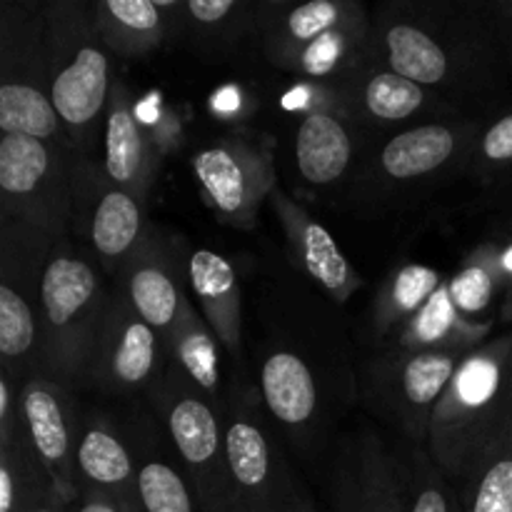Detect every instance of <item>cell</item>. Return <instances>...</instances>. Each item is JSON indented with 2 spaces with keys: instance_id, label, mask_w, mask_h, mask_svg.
<instances>
[{
  "instance_id": "cell-30",
  "label": "cell",
  "mask_w": 512,
  "mask_h": 512,
  "mask_svg": "<svg viewBox=\"0 0 512 512\" xmlns=\"http://www.w3.org/2000/svg\"><path fill=\"white\" fill-rule=\"evenodd\" d=\"M138 498L143 512H195L185 478L163 460H148L138 470Z\"/></svg>"
},
{
  "instance_id": "cell-8",
  "label": "cell",
  "mask_w": 512,
  "mask_h": 512,
  "mask_svg": "<svg viewBox=\"0 0 512 512\" xmlns=\"http://www.w3.org/2000/svg\"><path fill=\"white\" fill-rule=\"evenodd\" d=\"M223 455L228 485L253 512H270L290 475L273 470V450L263 428L245 413H235L225 425Z\"/></svg>"
},
{
  "instance_id": "cell-13",
  "label": "cell",
  "mask_w": 512,
  "mask_h": 512,
  "mask_svg": "<svg viewBox=\"0 0 512 512\" xmlns=\"http://www.w3.org/2000/svg\"><path fill=\"white\" fill-rule=\"evenodd\" d=\"M123 298L128 300V305L140 320H145L150 328L158 330L160 338H170L185 303L173 273L168 270L165 260L160 258L155 245L138 250L130 258Z\"/></svg>"
},
{
  "instance_id": "cell-11",
  "label": "cell",
  "mask_w": 512,
  "mask_h": 512,
  "mask_svg": "<svg viewBox=\"0 0 512 512\" xmlns=\"http://www.w3.org/2000/svg\"><path fill=\"white\" fill-rule=\"evenodd\" d=\"M150 148L138 115L130 108V100L123 88L113 90L108 118H105V175L113 188L125 193H145L150 183Z\"/></svg>"
},
{
  "instance_id": "cell-28",
  "label": "cell",
  "mask_w": 512,
  "mask_h": 512,
  "mask_svg": "<svg viewBox=\"0 0 512 512\" xmlns=\"http://www.w3.org/2000/svg\"><path fill=\"white\" fill-rule=\"evenodd\" d=\"M405 470H408V512H458L453 483L438 468L428 450H410L405 458Z\"/></svg>"
},
{
  "instance_id": "cell-39",
  "label": "cell",
  "mask_w": 512,
  "mask_h": 512,
  "mask_svg": "<svg viewBox=\"0 0 512 512\" xmlns=\"http://www.w3.org/2000/svg\"><path fill=\"white\" fill-rule=\"evenodd\" d=\"M270 512H315L313 505L300 495V490L295 488L293 480H288L283 490H280L278 500L273 503V510Z\"/></svg>"
},
{
  "instance_id": "cell-9",
  "label": "cell",
  "mask_w": 512,
  "mask_h": 512,
  "mask_svg": "<svg viewBox=\"0 0 512 512\" xmlns=\"http://www.w3.org/2000/svg\"><path fill=\"white\" fill-rule=\"evenodd\" d=\"M65 45L70 48L68 63L53 70L50 100L58 110L60 123L68 128H88L108 103V55L103 45L90 40L88 35H80L78 43L65 40Z\"/></svg>"
},
{
  "instance_id": "cell-19",
  "label": "cell",
  "mask_w": 512,
  "mask_h": 512,
  "mask_svg": "<svg viewBox=\"0 0 512 512\" xmlns=\"http://www.w3.org/2000/svg\"><path fill=\"white\" fill-rule=\"evenodd\" d=\"M165 10L155 0H105L95 5L100 40L123 55H140L165 40Z\"/></svg>"
},
{
  "instance_id": "cell-6",
  "label": "cell",
  "mask_w": 512,
  "mask_h": 512,
  "mask_svg": "<svg viewBox=\"0 0 512 512\" xmlns=\"http://www.w3.org/2000/svg\"><path fill=\"white\" fill-rule=\"evenodd\" d=\"M0 190L8 203L18 205L20 220L63 218L68 208L60 160L48 143L28 135H3L0 140Z\"/></svg>"
},
{
  "instance_id": "cell-5",
  "label": "cell",
  "mask_w": 512,
  "mask_h": 512,
  "mask_svg": "<svg viewBox=\"0 0 512 512\" xmlns=\"http://www.w3.org/2000/svg\"><path fill=\"white\" fill-rule=\"evenodd\" d=\"M158 335L135 315L123 295L108 300L85 375L108 390L140 388L158 365Z\"/></svg>"
},
{
  "instance_id": "cell-40",
  "label": "cell",
  "mask_w": 512,
  "mask_h": 512,
  "mask_svg": "<svg viewBox=\"0 0 512 512\" xmlns=\"http://www.w3.org/2000/svg\"><path fill=\"white\" fill-rule=\"evenodd\" d=\"M200 512H253V510H250L248 505H245L243 500L233 493V490H228L225 495L215 498L213 503L200 505Z\"/></svg>"
},
{
  "instance_id": "cell-34",
  "label": "cell",
  "mask_w": 512,
  "mask_h": 512,
  "mask_svg": "<svg viewBox=\"0 0 512 512\" xmlns=\"http://www.w3.org/2000/svg\"><path fill=\"white\" fill-rule=\"evenodd\" d=\"M350 33H353V28L333 30V33L323 35V38L315 40L313 45H308L303 53L295 55L293 58L295 65L308 75L330 73V70L343 60L345 50H348V43H350Z\"/></svg>"
},
{
  "instance_id": "cell-16",
  "label": "cell",
  "mask_w": 512,
  "mask_h": 512,
  "mask_svg": "<svg viewBox=\"0 0 512 512\" xmlns=\"http://www.w3.org/2000/svg\"><path fill=\"white\" fill-rule=\"evenodd\" d=\"M460 143H463V135L453 125H418L388 140L380 153V170L385 178L398 180V183L425 178L448 165L458 153Z\"/></svg>"
},
{
  "instance_id": "cell-1",
  "label": "cell",
  "mask_w": 512,
  "mask_h": 512,
  "mask_svg": "<svg viewBox=\"0 0 512 512\" xmlns=\"http://www.w3.org/2000/svg\"><path fill=\"white\" fill-rule=\"evenodd\" d=\"M512 425V335L465 355L435 408L428 453L458 483Z\"/></svg>"
},
{
  "instance_id": "cell-22",
  "label": "cell",
  "mask_w": 512,
  "mask_h": 512,
  "mask_svg": "<svg viewBox=\"0 0 512 512\" xmlns=\"http://www.w3.org/2000/svg\"><path fill=\"white\" fill-rule=\"evenodd\" d=\"M290 235H293V243L298 248L300 263L308 270L310 278L323 285L335 300L345 303L355 293L360 280L355 278L353 268L345 260V255L340 253L333 235L320 223L305 218V215L290 223Z\"/></svg>"
},
{
  "instance_id": "cell-21",
  "label": "cell",
  "mask_w": 512,
  "mask_h": 512,
  "mask_svg": "<svg viewBox=\"0 0 512 512\" xmlns=\"http://www.w3.org/2000/svg\"><path fill=\"white\" fill-rule=\"evenodd\" d=\"M453 488L458 512H512V425Z\"/></svg>"
},
{
  "instance_id": "cell-24",
  "label": "cell",
  "mask_w": 512,
  "mask_h": 512,
  "mask_svg": "<svg viewBox=\"0 0 512 512\" xmlns=\"http://www.w3.org/2000/svg\"><path fill=\"white\" fill-rule=\"evenodd\" d=\"M143 230V210L138 198L120 188L105 190L93 208L90 218V243L95 253L105 260L128 258L138 245Z\"/></svg>"
},
{
  "instance_id": "cell-41",
  "label": "cell",
  "mask_w": 512,
  "mask_h": 512,
  "mask_svg": "<svg viewBox=\"0 0 512 512\" xmlns=\"http://www.w3.org/2000/svg\"><path fill=\"white\" fill-rule=\"evenodd\" d=\"M498 38L500 45H503L505 53V63L512 68V3H508L503 8V15L498 20Z\"/></svg>"
},
{
  "instance_id": "cell-18",
  "label": "cell",
  "mask_w": 512,
  "mask_h": 512,
  "mask_svg": "<svg viewBox=\"0 0 512 512\" xmlns=\"http://www.w3.org/2000/svg\"><path fill=\"white\" fill-rule=\"evenodd\" d=\"M353 160V140L343 120L330 113H310L295 133V163L313 185L340 180Z\"/></svg>"
},
{
  "instance_id": "cell-31",
  "label": "cell",
  "mask_w": 512,
  "mask_h": 512,
  "mask_svg": "<svg viewBox=\"0 0 512 512\" xmlns=\"http://www.w3.org/2000/svg\"><path fill=\"white\" fill-rule=\"evenodd\" d=\"M455 310L458 308L450 298L448 285H440L433 298L420 308V313L410 323L408 345H423V348L433 350V345L445 343L453 333L455 323H458Z\"/></svg>"
},
{
  "instance_id": "cell-23",
  "label": "cell",
  "mask_w": 512,
  "mask_h": 512,
  "mask_svg": "<svg viewBox=\"0 0 512 512\" xmlns=\"http://www.w3.org/2000/svg\"><path fill=\"white\" fill-rule=\"evenodd\" d=\"M168 343L180 373L200 393H205L208 398H215L220 383L218 343H215V333H210L203 318H198L193 305L183 303V313H180V320L173 333H170Z\"/></svg>"
},
{
  "instance_id": "cell-10",
  "label": "cell",
  "mask_w": 512,
  "mask_h": 512,
  "mask_svg": "<svg viewBox=\"0 0 512 512\" xmlns=\"http://www.w3.org/2000/svg\"><path fill=\"white\" fill-rule=\"evenodd\" d=\"M23 425L28 433V445L40 460L53 483L70 485L75 463L70 460L73 435H70V413L60 383L38 375L23 385Z\"/></svg>"
},
{
  "instance_id": "cell-2",
  "label": "cell",
  "mask_w": 512,
  "mask_h": 512,
  "mask_svg": "<svg viewBox=\"0 0 512 512\" xmlns=\"http://www.w3.org/2000/svg\"><path fill=\"white\" fill-rule=\"evenodd\" d=\"M38 293L43 310L40 340H45L40 350L43 375L68 383L85 375L108 300L100 295L93 265L63 250L45 263Z\"/></svg>"
},
{
  "instance_id": "cell-3",
  "label": "cell",
  "mask_w": 512,
  "mask_h": 512,
  "mask_svg": "<svg viewBox=\"0 0 512 512\" xmlns=\"http://www.w3.org/2000/svg\"><path fill=\"white\" fill-rule=\"evenodd\" d=\"M460 363L463 358L458 348L415 350L405 358L388 360L380 365L378 380H373L380 410L390 415L413 443H423L428 440L435 408L448 393Z\"/></svg>"
},
{
  "instance_id": "cell-36",
  "label": "cell",
  "mask_w": 512,
  "mask_h": 512,
  "mask_svg": "<svg viewBox=\"0 0 512 512\" xmlns=\"http://www.w3.org/2000/svg\"><path fill=\"white\" fill-rule=\"evenodd\" d=\"M183 10L188 13L190 23L195 28L215 33V30L228 23L230 15L238 13L240 5L235 0H190V3L183 5Z\"/></svg>"
},
{
  "instance_id": "cell-20",
  "label": "cell",
  "mask_w": 512,
  "mask_h": 512,
  "mask_svg": "<svg viewBox=\"0 0 512 512\" xmlns=\"http://www.w3.org/2000/svg\"><path fill=\"white\" fill-rule=\"evenodd\" d=\"M188 273L213 333L228 348H235L240 333V295L230 263L213 250H198L190 255Z\"/></svg>"
},
{
  "instance_id": "cell-15",
  "label": "cell",
  "mask_w": 512,
  "mask_h": 512,
  "mask_svg": "<svg viewBox=\"0 0 512 512\" xmlns=\"http://www.w3.org/2000/svg\"><path fill=\"white\" fill-rule=\"evenodd\" d=\"M385 63L423 88H440L453 75V58L448 48L425 25L410 20H393L383 28Z\"/></svg>"
},
{
  "instance_id": "cell-26",
  "label": "cell",
  "mask_w": 512,
  "mask_h": 512,
  "mask_svg": "<svg viewBox=\"0 0 512 512\" xmlns=\"http://www.w3.org/2000/svg\"><path fill=\"white\" fill-rule=\"evenodd\" d=\"M355 13L353 5L338 3V0H310V3L295 5L278 20L273 40L280 45V60H293L303 53L308 45L333 30L355 28L358 20L350 18Z\"/></svg>"
},
{
  "instance_id": "cell-35",
  "label": "cell",
  "mask_w": 512,
  "mask_h": 512,
  "mask_svg": "<svg viewBox=\"0 0 512 512\" xmlns=\"http://www.w3.org/2000/svg\"><path fill=\"white\" fill-rule=\"evenodd\" d=\"M480 155L490 168H510L512 165V110L500 115L480 138Z\"/></svg>"
},
{
  "instance_id": "cell-25",
  "label": "cell",
  "mask_w": 512,
  "mask_h": 512,
  "mask_svg": "<svg viewBox=\"0 0 512 512\" xmlns=\"http://www.w3.org/2000/svg\"><path fill=\"white\" fill-rule=\"evenodd\" d=\"M0 130L3 135H28V138L50 140L60 133V115L50 93H43L35 83L3 80L0 85Z\"/></svg>"
},
{
  "instance_id": "cell-14",
  "label": "cell",
  "mask_w": 512,
  "mask_h": 512,
  "mask_svg": "<svg viewBox=\"0 0 512 512\" xmlns=\"http://www.w3.org/2000/svg\"><path fill=\"white\" fill-rule=\"evenodd\" d=\"M260 390L273 418L285 428L300 430L313 423L318 413V380L298 353H270L260 368Z\"/></svg>"
},
{
  "instance_id": "cell-38",
  "label": "cell",
  "mask_w": 512,
  "mask_h": 512,
  "mask_svg": "<svg viewBox=\"0 0 512 512\" xmlns=\"http://www.w3.org/2000/svg\"><path fill=\"white\" fill-rule=\"evenodd\" d=\"M495 273L500 275V283H503V293H505L503 318L512 320V233L508 243L500 248L498 258H495Z\"/></svg>"
},
{
  "instance_id": "cell-32",
  "label": "cell",
  "mask_w": 512,
  "mask_h": 512,
  "mask_svg": "<svg viewBox=\"0 0 512 512\" xmlns=\"http://www.w3.org/2000/svg\"><path fill=\"white\" fill-rule=\"evenodd\" d=\"M495 278H498V273L483 263L468 265L465 270H460L448 285L455 308L465 315L483 313V310L493 303L495 285H498Z\"/></svg>"
},
{
  "instance_id": "cell-42",
  "label": "cell",
  "mask_w": 512,
  "mask_h": 512,
  "mask_svg": "<svg viewBox=\"0 0 512 512\" xmlns=\"http://www.w3.org/2000/svg\"><path fill=\"white\" fill-rule=\"evenodd\" d=\"M75 512H125V510L120 508L118 503H113L110 498H105V495H93V498L85 500V503Z\"/></svg>"
},
{
  "instance_id": "cell-37",
  "label": "cell",
  "mask_w": 512,
  "mask_h": 512,
  "mask_svg": "<svg viewBox=\"0 0 512 512\" xmlns=\"http://www.w3.org/2000/svg\"><path fill=\"white\" fill-rule=\"evenodd\" d=\"M15 420H13V388H10L8 373L0 375V443H13Z\"/></svg>"
},
{
  "instance_id": "cell-33",
  "label": "cell",
  "mask_w": 512,
  "mask_h": 512,
  "mask_svg": "<svg viewBox=\"0 0 512 512\" xmlns=\"http://www.w3.org/2000/svg\"><path fill=\"white\" fill-rule=\"evenodd\" d=\"M438 288L440 278L435 270L425 268V265H405L395 275L393 288H390V313H415V310L423 308L433 298Z\"/></svg>"
},
{
  "instance_id": "cell-17",
  "label": "cell",
  "mask_w": 512,
  "mask_h": 512,
  "mask_svg": "<svg viewBox=\"0 0 512 512\" xmlns=\"http://www.w3.org/2000/svg\"><path fill=\"white\" fill-rule=\"evenodd\" d=\"M408 508L405 460L388 455L378 443L368 445L355 463L340 512H408Z\"/></svg>"
},
{
  "instance_id": "cell-7",
  "label": "cell",
  "mask_w": 512,
  "mask_h": 512,
  "mask_svg": "<svg viewBox=\"0 0 512 512\" xmlns=\"http://www.w3.org/2000/svg\"><path fill=\"white\" fill-rule=\"evenodd\" d=\"M205 195L230 220H250L270 185L268 165L245 145H210L193 158Z\"/></svg>"
},
{
  "instance_id": "cell-27",
  "label": "cell",
  "mask_w": 512,
  "mask_h": 512,
  "mask_svg": "<svg viewBox=\"0 0 512 512\" xmlns=\"http://www.w3.org/2000/svg\"><path fill=\"white\" fill-rule=\"evenodd\" d=\"M428 103V93L423 85L403 78L398 73H375L363 85V105L373 118L383 123L413 118Z\"/></svg>"
},
{
  "instance_id": "cell-43",
  "label": "cell",
  "mask_w": 512,
  "mask_h": 512,
  "mask_svg": "<svg viewBox=\"0 0 512 512\" xmlns=\"http://www.w3.org/2000/svg\"><path fill=\"white\" fill-rule=\"evenodd\" d=\"M28 512H58V510H55L50 503H40V505H35V508H30Z\"/></svg>"
},
{
  "instance_id": "cell-4",
  "label": "cell",
  "mask_w": 512,
  "mask_h": 512,
  "mask_svg": "<svg viewBox=\"0 0 512 512\" xmlns=\"http://www.w3.org/2000/svg\"><path fill=\"white\" fill-rule=\"evenodd\" d=\"M165 380V425L170 440L195 478L200 505H208L230 490L218 418L183 373L173 370Z\"/></svg>"
},
{
  "instance_id": "cell-29",
  "label": "cell",
  "mask_w": 512,
  "mask_h": 512,
  "mask_svg": "<svg viewBox=\"0 0 512 512\" xmlns=\"http://www.w3.org/2000/svg\"><path fill=\"white\" fill-rule=\"evenodd\" d=\"M38 343V320L20 290L8 280L0 285V355L5 365L28 358Z\"/></svg>"
},
{
  "instance_id": "cell-12",
  "label": "cell",
  "mask_w": 512,
  "mask_h": 512,
  "mask_svg": "<svg viewBox=\"0 0 512 512\" xmlns=\"http://www.w3.org/2000/svg\"><path fill=\"white\" fill-rule=\"evenodd\" d=\"M73 463L78 473L88 480L100 495L118 503L125 512H143L138 498V473L133 470V458L123 440L110 430L88 428L75 445Z\"/></svg>"
}]
</instances>
